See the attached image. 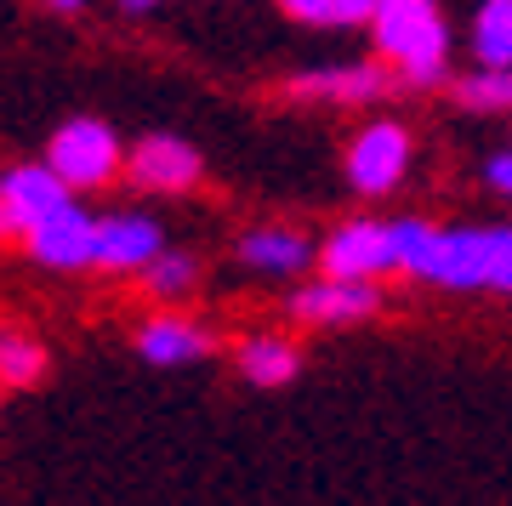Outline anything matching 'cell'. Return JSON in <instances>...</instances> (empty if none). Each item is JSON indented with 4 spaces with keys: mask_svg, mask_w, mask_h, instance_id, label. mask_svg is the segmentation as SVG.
I'll return each mask as SVG.
<instances>
[{
    "mask_svg": "<svg viewBox=\"0 0 512 506\" xmlns=\"http://www.w3.org/2000/svg\"><path fill=\"white\" fill-rule=\"evenodd\" d=\"M376 52L399 63L410 86H439L450 63V29L433 0H382L376 6Z\"/></svg>",
    "mask_w": 512,
    "mask_h": 506,
    "instance_id": "cell-1",
    "label": "cell"
},
{
    "mask_svg": "<svg viewBox=\"0 0 512 506\" xmlns=\"http://www.w3.org/2000/svg\"><path fill=\"white\" fill-rule=\"evenodd\" d=\"M285 313L308 330H348V325H365V319L382 313V285H376V279H336V273H319V279L291 290Z\"/></svg>",
    "mask_w": 512,
    "mask_h": 506,
    "instance_id": "cell-3",
    "label": "cell"
},
{
    "mask_svg": "<svg viewBox=\"0 0 512 506\" xmlns=\"http://www.w3.org/2000/svg\"><path fill=\"white\" fill-rule=\"evenodd\" d=\"M0 194L12 199V211L23 217V228H35V222H46L52 211H63V205H74V188L63 177H57L52 165H12V171H0ZM29 239V234H23Z\"/></svg>",
    "mask_w": 512,
    "mask_h": 506,
    "instance_id": "cell-13",
    "label": "cell"
},
{
    "mask_svg": "<svg viewBox=\"0 0 512 506\" xmlns=\"http://www.w3.org/2000/svg\"><path fill=\"white\" fill-rule=\"evenodd\" d=\"M410 154H416V143H410V131H404L399 120H370V126H359V137H353L348 154H342L353 194L387 199L404 177H410Z\"/></svg>",
    "mask_w": 512,
    "mask_h": 506,
    "instance_id": "cell-4",
    "label": "cell"
},
{
    "mask_svg": "<svg viewBox=\"0 0 512 506\" xmlns=\"http://www.w3.org/2000/svg\"><path fill=\"white\" fill-rule=\"evenodd\" d=\"M46 6H57V12H80L86 0H46Z\"/></svg>",
    "mask_w": 512,
    "mask_h": 506,
    "instance_id": "cell-25",
    "label": "cell"
},
{
    "mask_svg": "<svg viewBox=\"0 0 512 506\" xmlns=\"http://www.w3.org/2000/svg\"><path fill=\"white\" fill-rule=\"evenodd\" d=\"M376 6H382V0H336V23H348V29L376 23Z\"/></svg>",
    "mask_w": 512,
    "mask_h": 506,
    "instance_id": "cell-22",
    "label": "cell"
},
{
    "mask_svg": "<svg viewBox=\"0 0 512 506\" xmlns=\"http://www.w3.org/2000/svg\"><path fill=\"white\" fill-rule=\"evenodd\" d=\"M234 370L256 393H279V387H291L302 376V347L291 336H279V330H251L234 347Z\"/></svg>",
    "mask_w": 512,
    "mask_h": 506,
    "instance_id": "cell-12",
    "label": "cell"
},
{
    "mask_svg": "<svg viewBox=\"0 0 512 506\" xmlns=\"http://www.w3.org/2000/svg\"><path fill=\"white\" fill-rule=\"evenodd\" d=\"M23 251L35 256L40 268H52V273L97 268V217L92 211H80V205H63V211H52L46 222L29 228Z\"/></svg>",
    "mask_w": 512,
    "mask_h": 506,
    "instance_id": "cell-8",
    "label": "cell"
},
{
    "mask_svg": "<svg viewBox=\"0 0 512 506\" xmlns=\"http://www.w3.org/2000/svg\"><path fill=\"white\" fill-rule=\"evenodd\" d=\"M484 182H490L495 194L512 199V148H507V154H490V165H484Z\"/></svg>",
    "mask_w": 512,
    "mask_h": 506,
    "instance_id": "cell-23",
    "label": "cell"
},
{
    "mask_svg": "<svg viewBox=\"0 0 512 506\" xmlns=\"http://www.w3.org/2000/svg\"><path fill=\"white\" fill-rule=\"evenodd\" d=\"M126 12H148V6H160V0H120Z\"/></svg>",
    "mask_w": 512,
    "mask_h": 506,
    "instance_id": "cell-26",
    "label": "cell"
},
{
    "mask_svg": "<svg viewBox=\"0 0 512 506\" xmlns=\"http://www.w3.org/2000/svg\"><path fill=\"white\" fill-rule=\"evenodd\" d=\"M296 23H336V0H279Z\"/></svg>",
    "mask_w": 512,
    "mask_h": 506,
    "instance_id": "cell-20",
    "label": "cell"
},
{
    "mask_svg": "<svg viewBox=\"0 0 512 506\" xmlns=\"http://www.w3.org/2000/svg\"><path fill=\"white\" fill-rule=\"evenodd\" d=\"M131 347L154 370H188V364H205L217 353V330L188 319V313H154L131 330Z\"/></svg>",
    "mask_w": 512,
    "mask_h": 506,
    "instance_id": "cell-7",
    "label": "cell"
},
{
    "mask_svg": "<svg viewBox=\"0 0 512 506\" xmlns=\"http://www.w3.org/2000/svg\"><path fill=\"white\" fill-rule=\"evenodd\" d=\"M495 296H512V228H501V251H495V279H490Z\"/></svg>",
    "mask_w": 512,
    "mask_h": 506,
    "instance_id": "cell-21",
    "label": "cell"
},
{
    "mask_svg": "<svg viewBox=\"0 0 512 506\" xmlns=\"http://www.w3.org/2000/svg\"><path fill=\"white\" fill-rule=\"evenodd\" d=\"M0 393H6V387H0Z\"/></svg>",
    "mask_w": 512,
    "mask_h": 506,
    "instance_id": "cell-27",
    "label": "cell"
},
{
    "mask_svg": "<svg viewBox=\"0 0 512 506\" xmlns=\"http://www.w3.org/2000/svg\"><path fill=\"white\" fill-rule=\"evenodd\" d=\"M137 279H143V290L154 296V302L177 308V302H188V296L200 290V256H194V251H171V245H165V251L137 273Z\"/></svg>",
    "mask_w": 512,
    "mask_h": 506,
    "instance_id": "cell-16",
    "label": "cell"
},
{
    "mask_svg": "<svg viewBox=\"0 0 512 506\" xmlns=\"http://www.w3.org/2000/svg\"><path fill=\"white\" fill-rule=\"evenodd\" d=\"M126 177L143 188V194H188L194 182L205 177V160L200 148L171 137V131H154L126 154Z\"/></svg>",
    "mask_w": 512,
    "mask_h": 506,
    "instance_id": "cell-9",
    "label": "cell"
},
{
    "mask_svg": "<svg viewBox=\"0 0 512 506\" xmlns=\"http://www.w3.org/2000/svg\"><path fill=\"white\" fill-rule=\"evenodd\" d=\"M126 154L131 148H120V137H114L109 120H92V114L63 120V126L52 131V143H46V165L69 182L74 194H86V188H109V182L126 171Z\"/></svg>",
    "mask_w": 512,
    "mask_h": 506,
    "instance_id": "cell-2",
    "label": "cell"
},
{
    "mask_svg": "<svg viewBox=\"0 0 512 506\" xmlns=\"http://www.w3.org/2000/svg\"><path fill=\"white\" fill-rule=\"evenodd\" d=\"M234 262L262 273V279H296L302 268L319 262V245L291 222H262V228H245L234 239Z\"/></svg>",
    "mask_w": 512,
    "mask_h": 506,
    "instance_id": "cell-10",
    "label": "cell"
},
{
    "mask_svg": "<svg viewBox=\"0 0 512 506\" xmlns=\"http://www.w3.org/2000/svg\"><path fill=\"white\" fill-rule=\"evenodd\" d=\"M291 97H319V103H376L387 91V74L376 63H336V69H313L285 80Z\"/></svg>",
    "mask_w": 512,
    "mask_h": 506,
    "instance_id": "cell-14",
    "label": "cell"
},
{
    "mask_svg": "<svg viewBox=\"0 0 512 506\" xmlns=\"http://www.w3.org/2000/svg\"><path fill=\"white\" fill-rule=\"evenodd\" d=\"M495 251H501V228H439L433 262L421 273V285L461 290V296H467V290H490Z\"/></svg>",
    "mask_w": 512,
    "mask_h": 506,
    "instance_id": "cell-5",
    "label": "cell"
},
{
    "mask_svg": "<svg viewBox=\"0 0 512 506\" xmlns=\"http://www.w3.org/2000/svg\"><path fill=\"white\" fill-rule=\"evenodd\" d=\"M165 251L160 222L143 211H109L97 217V268L103 273H143Z\"/></svg>",
    "mask_w": 512,
    "mask_h": 506,
    "instance_id": "cell-11",
    "label": "cell"
},
{
    "mask_svg": "<svg viewBox=\"0 0 512 506\" xmlns=\"http://www.w3.org/2000/svg\"><path fill=\"white\" fill-rule=\"evenodd\" d=\"M46 370H52V353H46L40 336H29V330H18V325H0V387H6V393L40 387Z\"/></svg>",
    "mask_w": 512,
    "mask_h": 506,
    "instance_id": "cell-15",
    "label": "cell"
},
{
    "mask_svg": "<svg viewBox=\"0 0 512 506\" xmlns=\"http://www.w3.org/2000/svg\"><path fill=\"white\" fill-rule=\"evenodd\" d=\"M319 268L336 273V279H382V273H399L393 222L353 217V222H342V228H330V234L319 239Z\"/></svg>",
    "mask_w": 512,
    "mask_h": 506,
    "instance_id": "cell-6",
    "label": "cell"
},
{
    "mask_svg": "<svg viewBox=\"0 0 512 506\" xmlns=\"http://www.w3.org/2000/svg\"><path fill=\"white\" fill-rule=\"evenodd\" d=\"M478 69H512V0H484L473 18Z\"/></svg>",
    "mask_w": 512,
    "mask_h": 506,
    "instance_id": "cell-17",
    "label": "cell"
},
{
    "mask_svg": "<svg viewBox=\"0 0 512 506\" xmlns=\"http://www.w3.org/2000/svg\"><path fill=\"white\" fill-rule=\"evenodd\" d=\"M23 234H29V228H23V217L12 211V199L0 194V239H23Z\"/></svg>",
    "mask_w": 512,
    "mask_h": 506,
    "instance_id": "cell-24",
    "label": "cell"
},
{
    "mask_svg": "<svg viewBox=\"0 0 512 506\" xmlns=\"http://www.w3.org/2000/svg\"><path fill=\"white\" fill-rule=\"evenodd\" d=\"M433 239H439V222L393 217V256H399L404 279H421V273H427V262H433Z\"/></svg>",
    "mask_w": 512,
    "mask_h": 506,
    "instance_id": "cell-18",
    "label": "cell"
},
{
    "mask_svg": "<svg viewBox=\"0 0 512 506\" xmlns=\"http://www.w3.org/2000/svg\"><path fill=\"white\" fill-rule=\"evenodd\" d=\"M456 103L473 114H495V109H512V69H478V74H461L456 80Z\"/></svg>",
    "mask_w": 512,
    "mask_h": 506,
    "instance_id": "cell-19",
    "label": "cell"
}]
</instances>
